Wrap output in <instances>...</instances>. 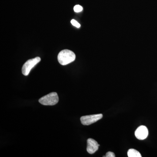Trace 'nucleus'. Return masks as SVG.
I'll return each mask as SVG.
<instances>
[{"label": "nucleus", "mask_w": 157, "mask_h": 157, "mask_svg": "<svg viewBox=\"0 0 157 157\" xmlns=\"http://www.w3.org/2000/svg\"><path fill=\"white\" fill-rule=\"evenodd\" d=\"M76 59V55L72 51L64 49L60 52L58 56V60L63 66L69 64Z\"/></svg>", "instance_id": "1"}, {"label": "nucleus", "mask_w": 157, "mask_h": 157, "mask_svg": "<svg viewBox=\"0 0 157 157\" xmlns=\"http://www.w3.org/2000/svg\"><path fill=\"white\" fill-rule=\"evenodd\" d=\"M59 102V97L56 92L50 93L40 98L39 102L45 106H53Z\"/></svg>", "instance_id": "2"}, {"label": "nucleus", "mask_w": 157, "mask_h": 157, "mask_svg": "<svg viewBox=\"0 0 157 157\" xmlns=\"http://www.w3.org/2000/svg\"><path fill=\"white\" fill-rule=\"evenodd\" d=\"M41 61L39 57H36L34 59H29L23 66L22 73L24 76H27L30 72L31 70Z\"/></svg>", "instance_id": "3"}, {"label": "nucleus", "mask_w": 157, "mask_h": 157, "mask_svg": "<svg viewBox=\"0 0 157 157\" xmlns=\"http://www.w3.org/2000/svg\"><path fill=\"white\" fill-rule=\"evenodd\" d=\"M103 114H98L94 115L84 116L80 118L81 123L84 125H89L100 120L103 117Z\"/></svg>", "instance_id": "4"}, {"label": "nucleus", "mask_w": 157, "mask_h": 157, "mask_svg": "<svg viewBox=\"0 0 157 157\" xmlns=\"http://www.w3.org/2000/svg\"><path fill=\"white\" fill-rule=\"evenodd\" d=\"M148 135V129L144 126L138 127L135 132V135L137 139L143 140L146 139Z\"/></svg>", "instance_id": "5"}, {"label": "nucleus", "mask_w": 157, "mask_h": 157, "mask_svg": "<svg viewBox=\"0 0 157 157\" xmlns=\"http://www.w3.org/2000/svg\"><path fill=\"white\" fill-rule=\"evenodd\" d=\"M99 144L98 142L92 138H89L87 140L86 150L90 154H93L98 150Z\"/></svg>", "instance_id": "6"}, {"label": "nucleus", "mask_w": 157, "mask_h": 157, "mask_svg": "<svg viewBox=\"0 0 157 157\" xmlns=\"http://www.w3.org/2000/svg\"><path fill=\"white\" fill-rule=\"evenodd\" d=\"M128 155L129 157H141L140 153L134 149H130L128 152Z\"/></svg>", "instance_id": "7"}, {"label": "nucleus", "mask_w": 157, "mask_h": 157, "mask_svg": "<svg viewBox=\"0 0 157 157\" xmlns=\"http://www.w3.org/2000/svg\"><path fill=\"white\" fill-rule=\"evenodd\" d=\"M74 11L76 12H79L82 11L83 8L81 6L79 5H76V6H74Z\"/></svg>", "instance_id": "8"}, {"label": "nucleus", "mask_w": 157, "mask_h": 157, "mask_svg": "<svg viewBox=\"0 0 157 157\" xmlns=\"http://www.w3.org/2000/svg\"><path fill=\"white\" fill-rule=\"evenodd\" d=\"M71 23L73 26H74L77 28H79L80 27V24L78 23L75 20H72L71 21Z\"/></svg>", "instance_id": "9"}, {"label": "nucleus", "mask_w": 157, "mask_h": 157, "mask_svg": "<svg viewBox=\"0 0 157 157\" xmlns=\"http://www.w3.org/2000/svg\"><path fill=\"white\" fill-rule=\"evenodd\" d=\"M104 157H115V155L114 153L112 152L109 151L107 152V153H106V155L104 156Z\"/></svg>", "instance_id": "10"}]
</instances>
